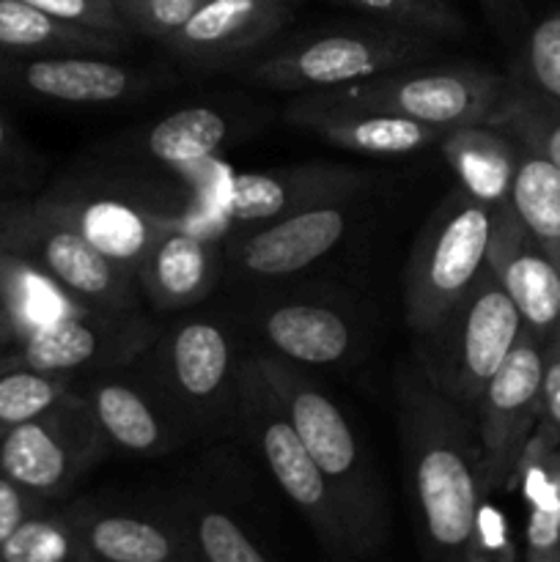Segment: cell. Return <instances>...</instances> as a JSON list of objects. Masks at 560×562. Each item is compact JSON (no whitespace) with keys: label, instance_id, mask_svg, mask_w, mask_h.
I'll return each mask as SVG.
<instances>
[{"label":"cell","instance_id":"6da1fadb","mask_svg":"<svg viewBox=\"0 0 560 562\" xmlns=\"http://www.w3.org/2000/svg\"><path fill=\"white\" fill-rule=\"evenodd\" d=\"M395 415L423 562H481L489 494L475 423L428 382L415 357L399 371Z\"/></svg>","mask_w":560,"mask_h":562},{"label":"cell","instance_id":"7a4b0ae2","mask_svg":"<svg viewBox=\"0 0 560 562\" xmlns=\"http://www.w3.org/2000/svg\"><path fill=\"white\" fill-rule=\"evenodd\" d=\"M250 357L283 404L307 456L327 477L349 521L360 560L371 558L388 536V508L371 459L360 448V439L346 412L294 362L280 360L269 351Z\"/></svg>","mask_w":560,"mask_h":562},{"label":"cell","instance_id":"3957f363","mask_svg":"<svg viewBox=\"0 0 560 562\" xmlns=\"http://www.w3.org/2000/svg\"><path fill=\"white\" fill-rule=\"evenodd\" d=\"M525 322L489 267L470 294L426 335H417L415 362L428 382L472 417L489 379L519 340Z\"/></svg>","mask_w":560,"mask_h":562},{"label":"cell","instance_id":"277c9868","mask_svg":"<svg viewBox=\"0 0 560 562\" xmlns=\"http://www.w3.org/2000/svg\"><path fill=\"white\" fill-rule=\"evenodd\" d=\"M234 412L245 428L247 439L267 464L272 481L278 483L285 499L300 510V516L316 532L322 547L335 560H360L349 521H346L327 477L322 475L316 461L307 456L283 404L269 387L264 373L256 368L253 357H245L239 366Z\"/></svg>","mask_w":560,"mask_h":562},{"label":"cell","instance_id":"5b68a950","mask_svg":"<svg viewBox=\"0 0 560 562\" xmlns=\"http://www.w3.org/2000/svg\"><path fill=\"white\" fill-rule=\"evenodd\" d=\"M497 209L456 187L428 217L406 267L404 311L412 333L426 335L470 294L486 267Z\"/></svg>","mask_w":560,"mask_h":562},{"label":"cell","instance_id":"8992f818","mask_svg":"<svg viewBox=\"0 0 560 562\" xmlns=\"http://www.w3.org/2000/svg\"><path fill=\"white\" fill-rule=\"evenodd\" d=\"M143 357L148 362V390L187 437L214 426L234 406L242 360H236L231 333L214 318H187L165 329Z\"/></svg>","mask_w":560,"mask_h":562},{"label":"cell","instance_id":"52a82bcc","mask_svg":"<svg viewBox=\"0 0 560 562\" xmlns=\"http://www.w3.org/2000/svg\"><path fill=\"white\" fill-rule=\"evenodd\" d=\"M0 252L31 263L88 311H132L135 274L93 250L36 201L0 203Z\"/></svg>","mask_w":560,"mask_h":562},{"label":"cell","instance_id":"ba28073f","mask_svg":"<svg viewBox=\"0 0 560 562\" xmlns=\"http://www.w3.org/2000/svg\"><path fill=\"white\" fill-rule=\"evenodd\" d=\"M434 55L428 36L404 27L327 33L275 53L250 66L247 77L280 91H333L388 71L426 64Z\"/></svg>","mask_w":560,"mask_h":562},{"label":"cell","instance_id":"9c48e42d","mask_svg":"<svg viewBox=\"0 0 560 562\" xmlns=\"http://www.w3.org/2000/svg\"><path fill=\"white\" fill-rule=\"evenodd\" d=\"M503 77L483 69H401L355 86L307 93L311 102L401 115L421 124L456 130L486 124L505 91Z\"/></svg>","mask_w":560,"mask_h":562},{"label":"cell","instance_id":"30bf717a","mask_svg":"<svg viewBox=\"0 0 560 562\" xmlns=\"http://www.w3.org/2000/svg\"><path fill=\"white\" fill-rule=\"evenodd\" d=\"M108 453L86 395L69 390L58 404L0 439V470L33 497L53 503Z\"/></svg>","mask_w":560,"mask_h":562},{"label":"cell","instance_id":"8fae6325","mask_svg":"<svg viewBox=\"0 0 560 562\" xmlns=\"http://www.w3.org/2000/svg\"><path fill=\"white\" fill-rule=\"evenodd\" d=\"M547 346L522 329L519 340L497 368L472 412L483 453L486 494L514 486L533 428L541 420V384Z\"/></svg>","mask_w":560,"mask_h":562},{"label":"cell","instance_id":"7c38bea8","mask_svg":"<svg viewBox=\"0 0 560 562\" xmlns=\"http://www.w3.org/2000/svg\"><path fill=\"white\" fill-rule=\"evenodd\" d=\"M157 329L132 311H82L33 329L16 340L0 366L71 376L77 371H119L143 357Z\"/></svg>","mask_w":560,"mask_h":562},{"label":"cell","instance_id":"4fadbf2b","mask_svg":"<svg viewBox=\"0 0 560 562\" xmlns=\"http://www.w3.org/2000/svg\"><path fill=\"white\" fill-rule=\"evenodd\" d=\"M371 187V176L349 165L245 170L225 184L223 214L228 223L258 225L329 203H351Z\"/></svg>","mask_w":560,"mask_h":562},{"label":"cell","instance_id":"5bb4252c","mask_svg":"<svg viewBox=\"0 0 560 562\" xmlns=\"http://www.w3.org/2000/svg\"><path fill=\"white\" fill-rule=\"evenodd\" d=\"M33 201L49 217L75 228L108 261L135 278L159 236L179 220L176 214H163L132 198L104 195V192L91 195V192L53 190Z\"/></svg>","mask_w":560,"mask_h":562},{"label":"cell","instance_id":"9a60e30c","mask_svg":"<svg viewBox=\"0 0 560 562\" xmlns=\"http://www.w3.org/2000/svg\"><path fill=\"white\" fill-rule=\"evenodd\" d=\"M351 223L349 203L307 209L291 217L272 220L264 228L234 234L225 258L250 278H291L333 252Z\"/></svg>","mask_w":560,"mask_h":562},{"label":"cell","instance_id":"2e32d148","mask_svg":"<svg viewBox=\"0 0 560 562\" xmlns=\"http://www.w3.org/2000/svg\"><path fill=\"white\" fill-rule=\"evenodd\" d=\"M486 267L544 346L560 335V267L522 228L511 203L494 212Z\"/></svg>","mask_w":560,"mask_h":562},{"label":"cell","instance_id":"e0dca14e","mask_svg":"<svg viewBox=\"0 0 560 562\" xmlns=\"http://www.w3.org/2000/svg\"><path fill=\"white\" fill-rule=\"evenodd\" d=\"M0 86L64 104H110L130 97L141 77L104 55H5Z\"/></svg>","mask_w":560,"mask_h":562},{"label":"cell","instance_id":"ac0fdd59","mask_svg":"<svg viewBox=\"0 0 560 562\" xmlns=\"http://www.w3.org/2000/svg\"><path fill=\"white\" fill-rule=\"evenodd\" d=\"M66 510L93 562H195L173 514H137L99 503H75Z\"/></svg>","mask_w":560,"mask_h":562},{"label":"cell","instance_id":"d6986e66","mask_svg":"<svg viewBox=\"0 0 560 562\" xmlns=\"http://www.w3.org/2000/svg\"><path fill=\"white\" fill-rule=\"evenodd\" d=\"M82 395L110 450L132 459H159L187 439L163 401L137 379L104 373Z\"/></svg>","mask_w":560,"mask_h":562},{"label":"cell","instance_id":"ffe728a7","mask_svg":"<svg viewBox=\"0 0 560 562\" xmlns=\"http://www.w3.org/2000/svg\"><path fill=\"white\" fill-rule=\"evenodd\" d=\"M269 355L294 366H338L357 346V324L327 300H278L256 313Z\"/></svg>","mask_w":560,"mask_h":562},{"label":"cell","instance_id":"44dd1931","mask_svg":"<svg viewBox=\"0 0 560 562\" xmlns=\"http://www.w3.org/2000/svg\"><path fill=\"white\" fill-rule=\"evenodd\" d=\"M220 245L214 236L181 223L165 231L137 272V283L157 311H184L217 285Z\"/></svg>","mask_w":560,"mask_h":562},{"label":"cell","instance_id":"7402d4cb","mask_svg":"<svg viewBox=\"0 0 560 562\" xmlns=\"http://www.w3.org/2000/svg\"><path fill=\"white\" fill-rule=\"evenodd\" d=\"M285 119L300 130H307L322 140L333 143V146L360 154H377V157L423 151L432 143L443 140V135L448 132L439 130V126L421 124V121L401 119V115L318 104L307 97L296 99L285 110Z\"/></svg>","mask_w":560,"mask_h":562},{"label":"cell","instance_id":"603a6c76","mask_svg":"<svg viewBox=\"0 0 560 562\" xmlns=\"http://www.w3.org/2000/svg\"><path fill=\"white\" fill-rule=\"evenodd\" d=\"M285 22L280 0H206L165 44L190 60H223L264 44Z\"/></svg>","mask_w":560,"mask_h":562},{"label":"cell","instance_id":"cb8c5ba5","mask_svg":"<svg viewBox=\"0 0 560 562\" xmlns=\"http://www.w3.org/2000/svg\"><path fill=\"white\" fill-rule=\"evenodd\" d=\"M439 148L461 190L494 209L508 203L519 159V143L514 137L497 126L470 124L445 132Z\"/></svg>","mask_w":560,"mask_h":562},{"label":"cell","instance_id":"d4e9b609","mask_svg":"<svg viewBox=\"0 0 560 562\" xmlns=\"http://www.w3.org/2000/svg\"><path fill=\"white\" fill-rule=\"evenodd\" d=\"M126 38L49 16L22 0H0V53L5 55H108Z\"/></svg>","mask_w":560,"mask_h":562},{"label":"cell","instance_id":"484cf974","mask_svg":"<svg viewBox=\"0 0 560 562\" xmlns=\"http://www.w3.org/2000/svg\"><path fill=\"white\" fill-rule=\"evenodd\" d=\"M525 450L519 472L525 481L527 514L525 562H560V448L547 431Z\"/></svg>","mask_w":560,"mask_h":562},{"label":"cell","instance_id":"4316f807","mask_svg":"<svg viewBox=\"0 0 560 562\" xmlns=\"http://www.w3.org/2000/svg\"><path fill=\"white\" fill-rule=\"evenodd\" d=\"M508 203L522 228L560 267V168L519 146Z\"/></svg>","mask_w":560,"mask_h":562},{"label":"cell","instance_id":"83f0119b","mask_svg":"<svg viewBox=\"0 0 560 562\" xmlns=\"http://www.w3.org/2000/svg\"><path fill=\"white\" fill-rule=\"evenodd\" d=\"M0 311L11 318L16 335L25 338L44 324L75 316L88 307L71 300L58 283H53L31 263L0 252Z\"/></svg>","mask_w":560,"mask_h":562},{"label":"cell","instance_id":"f1b7e54d","mask_svg":"<svg viewBox=\"0 0 560 562\" xmlns=\"http://www.w3.org/2000/svg\"><path fill=\"white\" fill-rule=\"evenodd\" d=\"M228 137V121L214 108H184L165 115L148 130L143 148L179 173L209 162Z\"/></svg>","mask_w":560,"mask_h":562},{"label":"cell","instance_id":"f546056e","mask_svg":"<svg viewBox=\"0 0 560 562\" xmlns=\"http://www.w3.org/2000/svg\"><path fill=\"white\" fill-rule=\"evenodd\" d=\"M486 124L497 126L519 146L541 154L555 168H560V102L544 97L527 82H505L503 97Z\"/></svg>","mask_w":560,"mask_h":562},{"label":"cell","instance_id":"4dcf8cb0","mask_svg":"<svg viewBox=\"0 0 560 562\" xmlns=\"http://www.w3.org/2000/svg\"><path fill=\"white\" fill-rule=\"evenodd\" d=\"M173 516L184 527L195 562H269L245 527L220 505L187 497Z\"/></svg>","mask_w":560,"mask_h":562},{"label":"cell","instance_id":"1f68e13d","mask_svg":"<svg viewBox=\"0 0 560 562\" xmlns=\"http://www.w3.org/2000/svg\"><path fill=\"white\" fill-rule=\"evenodd\" d=\"M0 562H93L69 510L42 508L0 547Z\"/></svg>","mask_w":560,"mask_h":562},{"label":"cell","instance_id":"d6a6232c","mask_svg":"<svg viewBox=\"0 0 560 562\" xmlns=\"http://www.w3.org/2000/svg\"><path fill=\"white\" fill-rule=\"evenodd\" d=\"M69 390V376H55V373L20 366H0V439L58 404Z\"/></svg>","mask_w":560,"mask_h":562},{"label":"cell","instance_id":"836d02e7","mask_svg":"<svg viewBox=\"0 0 560 562\" xmlns=\"http://www.w3.org/2000/svg\"><path fill=\"white\" fill-rule=\"evenodd\" d=\"M346 3L382 16L393 27L415 31L428 38H456L467 31L461 14L448 0H346Z\"/></svg>","mask_w":560,"mask_h":562},{"label":"cell","instance_id":"e575fe53","mask_svg":"<svg viewBox=\"0 0 560 562\" xmlns=\"http://www.w3.org/2000/svg\"><path fill=\"white\" fill-rule=\"evenodd\" d=\"M522 82L560 102V11L544 16L530 31L522 55Z\"/></svg>","mask_w":560,"mask_h":562},{"label":"cell","instance_id":"d590c367","mask_svg":"<svg viewBox=\"0 0 560 562\" xmlns=\"http://www.w3.org/2000/svg\"><path fill=\"white\" fill-rule=\"evenodd\" d=\"M124 22L154 38H168L179 31L206 0H113Z\"/></svg>","mask_w":560,"mask_h":562},{"label":"cell","instance_id":"8d00e7d4","mask_svg":"<svg viewBox=\"0 0 560 562\" xmlns=\"http://www.w3.org/2000/svg\"><path fill=\"white\" fill-rule=\"evenodd\" d=\"M22 3L33 5V9L44 11L49 16L71 22V25L91 27V31L113 33V36L126 38L130 25L124 16L119 14L113 0H22Z\"/></svg>","mask_w":560,"mask_h":562},{"label":"cell","instance_id":"74e56055","mask_svg":"<svg viewBox=\"0 0 560 562\" xmlns=\"http://www.w3.org/2000/svg\"><path fill=\"white\" fill-rule=\"evenodd\" d=\"M47 505L49 503L33 497L31 492H25L20 483L11 481V477L0 470V547L9 541V536L22 525V521H27L33 514L47 508Z\"/></svg>","mask_w":560,"mask_h":562},{"label":"cell","instance_id":"f35d334b","mask_svg":"<svg viewBox=\"0 0 560 562\" xmlns=\"http://www.w3.org/2000/svg\"><path fill=\"white\" fill-rule=\"evenodd\" d=\"M541 420L544 431L560 448V335L547 344L544 357V384H541Z\"/></svg>","mask_w":560,"mask_h":562},{"label":"cell","instance_id":"ab89813d","mask_svg":"<svg viewBox=\"0 0 560 562\" xmlns=\"http://www.w3.org/2000/svg\"><path fill=\"white\" fill-rule=\"evenodd\" d=\"M481 5L489 14V20L494 22V27L503 31L505 36H514L519 31L522 20H525V5H522V0H481Z\"/></svg>","mask_w":560,"mask_h":562},{"label":"cell","instance_id":"60d3db41","mask_svg":"<svg viewBox=\"0 0 560 562\" xmlns=\"http://www.w3.org/2000/svg\"><path fill=\"white\" fill-rule=\"evenodd\" d=\"M20 157H22L20 143H16L14 132H11V126L5 124L3 115H0V173H3L5 168H11V165L20 162Z\"/></svg>","mask_w":560,"mask_h":562},{"label":"cell","instance_id":"b9f144b4","mask_svg":"<svg viewBox=\"0 0 560 562\" xmlns=\"http://www.w3.org/2000/svg\"><path fill=\"white\" fill-rule=\"evenodd\" d=\"M16 338H20V335H16L14 324H11V318L0 311V351L11 349V346L16 344Z\"/></svg>","mask_w":560,"mask_h":562},{"label":"cell","instance_id":"7bdbcfd3","mask_svg":"<svg viewBox=\"0 0 560 562\" xmlns=\"http://www.w3.org/2000/svg\"><path fill=\"white\" fill-rule=\"evenodd\" d=\"M338 562H362V560H338Z\"/></svg>","mask_w":560,"mask_h":562},{"label":"cell","instance_id":"ee69618b","mask_svg":"<svg viewBox=\"0 0 560 562\" xmlns=\"http://www.w3.org/2000/svg\"><path fill=\"white\" fill-rule=\"evenodd\" d=\"M280 3H283V0H280Z\"/></svg>","mask_w":560,"mask_h":562}]
</instances>
